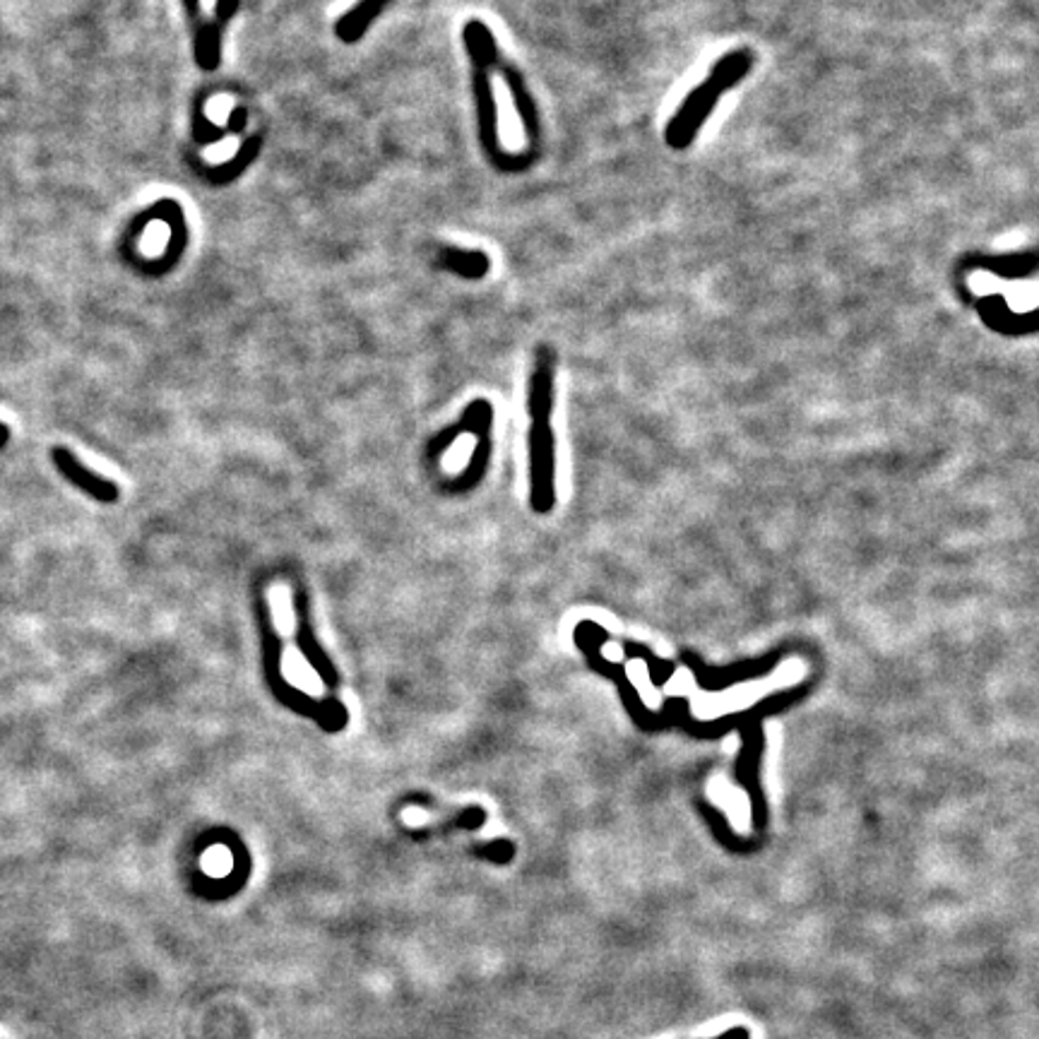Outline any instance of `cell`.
Wrapping results in <instances>:
<instances>
[{
  "label": "cell",
  "instance_id": "5b68a950",
  "mask_svg": "<svg viewBox=\"0 0 1039 1039\" xmlns=\"http://www.w3.org/2000/svg\"><path fill=\"white\" fill-rule=\"evenodd\" d=\"M296 621H299V628H296V638H299V648L304 650L306 654V660L311 662L313 670L323 676V682L330 684V688H335L338 686V672H335V666L330 664L328 660V654L320 650V646L316 642L313 638V630H311V621H308V612H306V597L301 595H296Z\"/></svg>",
  "mask_w": 1039,
  "mask_h": 1039
},
{
  "label": "cell",
  "instance_id": "8fae6325",
  "mask_svg": "<svg viewBox=\"0 0 1039 1039\" xmlns=\"http://www.w3.org/2000/svg\"><path fill=\"white\" fill-rule=\"evenodd\" d=\"M239 8H241V0H215V22L219 24V27L221 24L231 22L239 15Z\"/></svg>",
  "mask_w": 1039,
  "mask_h": 1039
},
{
  "label": "cell",
  "instance_id": "7a4b0ae2",
  "mask_svg": "<svg viewBox=\"0 0 1039 1039\" xmlns=\"http://www.w3.org/2000/svg\"><path fill=\"white\" fill-rule=\"evenodd\" d=\"M756 66V52L749 46L734 48L724 56L717 58V64L708 70L705 80L693 87L686 99L678 106L672 118L664 126V142L674 152H686L688 147L696 142L705 121L710 118L717 104L722 102V94L734 90L746 80L749 72Z\"/></svg>",
  "mask_w": 1039,
  "mask_h": 1039
},
{
  "label": "cell",
  "instance_id": "7c38bea8",
  "mask_svg": "<svg viewBox=\"0 0 1039 1039\" xmlns=\"http://www.w3.org/2000/svg\"><path fill=\"white\" fill-rule=\"evenodd\" d=\"M246 121H249V114H246V109L243 106H237L231 111V116H229V126L225 130H231V133H241L246 128Z\"/></svg>",
  "mask_w": 1039,
  "mask_h": 1039
},
{
  "label": "cell",
  "instance_id": "8992f818",
  "mask_svg": "<svg viewBox=\"0 0 1039 1039\" xmlns=\"http://www.w3.org/2000/svg\"><path fill=\"white\" fill-rule=\"evenodd\" d=\"M392 0H358L335 22V34L342 44H356L370 30L383 10L390 8Z\"/></svg>",
  "mask_w": 1039,
  "mask_h": 1039
},
{
  "label": "cell",
  "instance_id": "52a82bcc",
  "mask_svg": "<svg viewBox=\"0 0 1039 1039\" xmlns=\"http://www.w3.org/2000/svg\"><path fill=\"white\" fill-rule=\"evenodd\" d=\"M438 265L463 279H484L491 270V258L484 251H463L455 246H445L438 253Z\"/></svg>",
  "mask_w": 1039,
  "mask_h": 1039
},
{
  "label": "cell",
  "instance_id": "30bf717a",
  "mask_svg": "<svg viewBox=\"0 0 1039 1039\" xmlns=\"http://www.w3.org/2000/svg\"><path fill=\"white\" fill-rule=\"evenodd\" d=\"M225 135H227V130L215 126V123H209L207 116H205V111H203V102H197L195 116H193V138L197 142L209 145V142H219L221 138H225Z\"/></svg>",
  "mask_w": 1039,
  "mask_h": 1039
},
{
  "label": "cell",
  "instance_id": "277c9868",
  "mask_svg": "<svg viewBox=\"0 0 1039 1039\" xmlns=\"http://www.w3.org/2000/svg\"><path fill=\"white\" fill-rule=\"evenodd\" d=\"M496 68L503 72V80L509 84V92L513 99V106L517 111V118L523 123L527 142H529V152L539 155V138H541V121H539V106L535 102V96L527 90V82L523 78V72H517L513 66L503 64L499 60Z\"/></svg>",
  "mask_w": 1039,
  "mask_h": 1039
},
{
  "label": "cell",
  "instance_id": "ba28073f",
  "mask_svg": "<svg viewBox=\"0 0 1039 1039\" xmlns=\"http://www.w3.org/2000/svg\"><path fill=\"white\" fill-rule=\"evenodd\" d=\"M193 58L201 70L213 72L221 64V27L215 20H201L195 24Z\"/></svg>",
  "mask_w": 1039,
  "mask_h": 1039
},
{
  "label": "cell",
  "instance_id": "4fadbf2b",
  "mask_svg": "<svg viewBox=\"0 0 1039 1039\" xmlns=\"http://www.w3.org/2000/svg\"><path fill=\"white\" fill-rule=\"evenodd\" d=\"M183 8L185 12H189V18L193 24H197L203 20V3L201 0H183Z\"/></svg>",
  "mask_w": 1039,
  "mask_h": 1039
},
{
  "label": "cell",
  "instance_id": "9c48e42d",
  "mask_svg": "<svg viewBox=\"0 0 1039 1039\" xmlns=\"http://www.w3.org/2000/svg\"><path fill=\"white\" fill-rule=\"evenodd\" d=\"M260 145H263V138H260V135H251L249 140H243V145L239 147V152L237 157L231 159V162H225V164H219V167H213V169H207V181L209 183H215V185H225L233 179H239L243 169L246 167H251L255 162V157L260 152Z\"/></svg>",
  "mask_w": 1039,
  "mask_h": 1039
},
{
  "label": "cell",
  "instance_id": "3957f363",
  "mask_svg": "<svg viewBox=\"0 0 1039 1039\" xmlns=\"http://www.w3.org/2000/svg\"><path fill=\"white\" fill-rule=\"evenodd\" d=\"M52 457H54V465H56L58 472L64 475L72 487H78L80 491H84L87 496H92L99 503H116L118 501L121 491H118V487L114 484V481H109L104 477L90 472V469H87L70 450L54 448Z\"/></svg>",
  "mask_w": 1039,
  "mask_h": 1039
},
{
  "label": "cell",
  "instance_id": "6da1fadb",
  "mask_svg": "<svg viewBox=\"0 0 1039 1039\" xmlns=\"http://www.w3.org/2000/svg\"><path fill=\"white\" fill-rule=\"evenodd\" d=\"M463 42L469 54V60H472V94H475V109H477L479 142L481 147H484L489 162L499 171H505V173L525 171L527 167L537 162L539 155L527 152L520 157V155L503 152L501 138H499V104L491 87V68L501 60L496 36H493L487 22L472 18L465 22Z\"/></svg>",
  "mask_w": 1039,
  "mask_h": 1039
}]
</instances>
